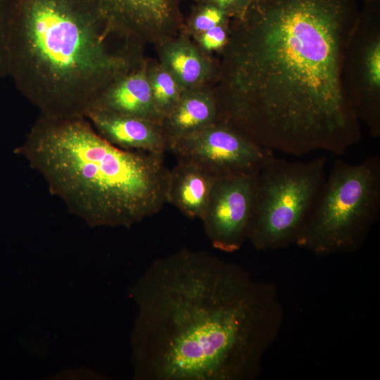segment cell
Returning a JSON list of instances; mask_svg holds the SVG:
<instances>
[{"instance_id":"6da1fadb","label":"cell","mask_w":380,"mask_h":380,"mask_svg":"<svg viewBox=\"0 0 380 380\" xmlns=\"http://www.w3.org/2000/svg\"><path fill=\"white\" fill-rule=\"evenodd\" d=\"M359 0H253L222 49V121L259 145L343 154L362 138L343 78Z\"/></svg>"},{"instance_id":"7a4b0ae2","label":"cell","mask_w":380,"mask_h":380,"mask_svg":"<svg viewBox=\"0 0 380 380\" xmlns=\"http://www.w3.org/2000/svg\"><path fill=\"white\" fill-rule=\"evenodd\" d=\"M135 376L248 380L272 338L269 287L240 266L183 248L153 260L132 289Z\"/></svg>"},{"instance_id":"3957f363","label":"cell","mask_w":380,"mask_h":380,"mask_svg":"<svg viewBox=\"0 0 380 380\" xmlns=\"http://www.w3.org/2000/svg\"><path fill=\"white\" fill-rule=\"evenodd\" d=\"M137 45L97 0H18L8 76L39 115L85 116L113 81L140 64Z\"/></svg>"},{"instance_id":"277c9868","label":"cell","mask_w":380,"mask_h":380,"mask_svg":"<svg viewBox=\"0 0 380 380\" xmlns=\"http://www.w3.org/2000/svg\"><path fill=\"white\" fill-rule=\"evenodd\" d=\"M15 153L68 210L91 226L129 227L167 202L163 154L120 148L85 116L39 115Z\"/></svg>"},{"instance_id":"5b68a950","label":"cell","mask_w":380,"mask_h":380,"mask_svg":"<svg viewBox=\"0 0 380 380\" xmlns=\"http://www.w3.org/2000/svg\"><path fill=\"white\" fill-rule=\"evenodd\" d=\"M380 209V157L336 160L296 242L318 254L355 248Z\"/></svg>"},{"instance_id":"8992f818","label":"cell","mask_w":380,"mask_h":380,"mask_svg":"<svg viewBox=\"0 0 380 380\" xmlns=\"http://www.w3.org/2000/svg\"><path fill=\"white\" fill-rule=\"evenodd\" d=\"M327 159L291 161L275 156L257 175L247 239L258 250L296 241L325 182Z\"/></svg>"},{"instance_id":"52a82bcc","label":"cell","mask_w":380,"mask_h":380,"mask_svg":"<svg viewBox=\"0 0 380 380\" xmlns=\"http://www.w3.org/2000/svg\"><path fill=\"white\" fill-rule=\"evenodd\" d=\"M344 88L352 108L371 134L380 136V1L363 0L343 63Z\"/></svg>"},{"instance_id":"ba28073f","label":"cell","mask_w":380,"mask_h":380,"mask_svg":"<svg viewBox=\"0 0 380 380\" xmlns=\"http://www.w3.org/2000/svg\"><path fill=\"white\" fill-rule=\"evenodd\" d=\"M167 148L178 160L196 163L216 177L256 172L274 156L272 150L223 121L170 141Z\"/></svg>"},{"instance_id":"9c48e42d","label":"cell","mask_w":380,"mask_h":380,"mask_svg":"<svg viewBox=\"0 0 380 380\" xmlns=\"http://www.w3.org/2000/svg\"><path fill=\"white\" fill-rule=\"evenodd\" d=\"M258 172L217 177L201 220L215 248L232 253L247 239Z\"/></svg>"},{"instance_id":"30bf717a","label":"cell","mask_w":380,"mask_h":380,"mask_svg":"<svg viewBox=\"0 0 380 380\" xmlns=\"http://www.w3.org/2000/svg\"><path fill=\"white\" fill-rule=\"evenodd\" d=\"M109 22L139 43L162 39L179 19L177 0H97Z\"/></svg>"},{"instance_id":"8fae6325","label":"cell","mask_w":380,"mask_h":380,"mask_svg":"<svg viewBox=\"0 0 380 380\" xmlns=\"http://www.w3.org/2000/svg\"><path fill=\"white\" fill-rule=\"evenodd\" d=\"M85 117L103 139L120 148L160 153L167 149L160 125L151 120L98 109Z\"/></svg>"},{"instance_id":"7c38bea8","label":"cell","mask_w":380,"mask_h":380,"mask_svg":"<svg viewBox=\"0 0 380 380\" xmlns=\"http://www.w3.org/2000/svg\"><path fill=\"white\" fill-rule=\"evenodd\" d=\"M92 109L141 118L160 125L162 120L153 101L146 65L141 63L113 81Z\"/></svg>"},{"instance_id":"4fadbf2b","label":"cell","mask_w":380,"mask_h":380,"mask_svg":"<svg viewBox=\"0 0 380 380\" xmlns=\"http://www.w3.org/2000/svg\"><path fill=\"white\" fill-rule=\"evenodd\" d=\"M218 121V102L210 90L201 87L182 91L175 105L163 118L160 127L168 143Z\"/></svg>"},{"instance_id":"5bb4252c","label":"cell","mask_w":380,"mask_h":380,"mask_svg":"<svg viewBox=\"0 0 380 380\" xmlns=\"http://www.w3.org/2000/svg\"><path fill=\"white\" fill-rule=\"evenodd\" d=\"M216 179L196 163L178 160L170 170L167 202L186 217L201 220Z\"/></svg>"},{"instance_id":"9a60e30c","label":"cell","mask_w":380,"mask_h":380,"mask_svg":"<svg viewBox=\"0 0 380 380\" xmlns=\"http://www.w3.org/2000/svg\"><path fill=\"white\" fill-rule=\"evenodd\" d=\"M160 65L182 91L201 87L214 71L212 62L184 37L166 39L160 46Z\"/></svg>"},{"instance_id":"2e32d148","label":"cell","mask_w":380,"mask_h":380,"mask_svg":"<svg viewBox=\"0 0 380 380\" xmlns=\"http://www.w3.org/2000/svg\"><path fill=\"white\" fill-rule=\"evenodd\" d=\"M146 72L153 103L163 119L175 105L182 90L160 64L151 68L146 65Z\"/></svg>"},{"instance_id":"e0dca14e","label":"cell","mask_w":380,"mask_h":380,"mask_svg":"<svg viewBox=\"0 0 380 380\" xmlns=\"http://www.w3.org/2000/svg\"><path fill=\"white\" fill-rule=\"evenodd\" d=\"M229 17L217 6L203 2L194 11L189 30L196 36L215 26L229 23Z\"/></svg>"},{"instance_id":"ac0fdd59","label":"cell","mask_w":380,"mask_h":380,"mask_svg":"<svg viewBox=\"0 0 380 380\" xmlns=\"http://www.w3.org/2000/svg\"><path fill=\"white\" fill-rule=\"evenodd\" d=\"M18 0H0V78L8 75V50Z\"/></svg>"},{"instance_id":"d6986e66","label":"cell","mask_w":380,"mask_h":380,"mask_svg":"<svg viewBox=\"0 0 380 380\" xmlns=\"http://www.w3.org/2000/svg\"><path fill=\"white\" fill-rule=\"evenodd\" d=\"M229 30L227 23L215 26L196 35L200 49L205 52L222 51L228 41Z\"/></svg>"},{"instance_id":"ffe728a7","label":"cell","mask_w":380,"mask_h":380,"mask_svg":"<svg viewBox=\"0 0 380 380\" xmlns=\"http://www.w3.org/2000/svg\"><path fill=\"white\" fill-rule=\"evenodd\" d=\"M251 0H203V2L213 4L223 11L229 18H238L243 15Z\"/></svg>"},{"instance_id":"44dd1931","label":"cell","mask_w":380,"mask_h":380,"mask_svg":"<svg viewBox=\"0 0 380 380\" xmlns=\"http://www.w3.org/2000/svg\"><path fill=\"white\" fill-rule=\"evenodd\" d=\"M251 1H253V0H251Z\"/></svg>"}]
</instances>
